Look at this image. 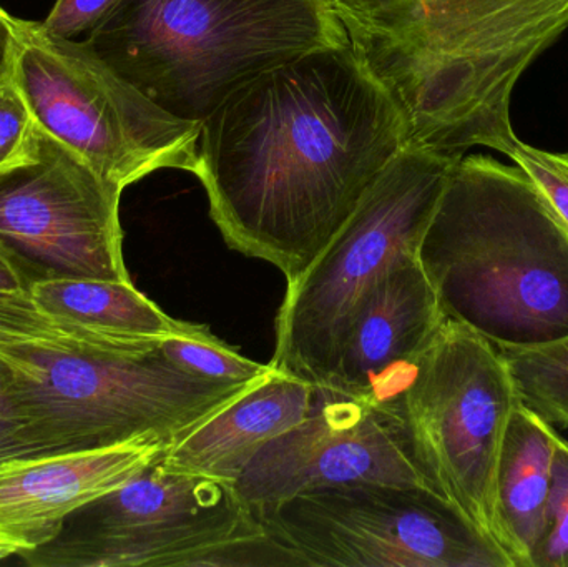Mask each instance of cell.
<instances>
[{"mask_svg": "<svg viewBox=\"0 0 568 567\" xmlns=\"http://www.w3.org/2000/svg\"><path fill=\"white\" fill-rule=\"evenodd\" d=\"M163 449L126 443L0 465V559L52 541L70 513L135 478Z\"/></svg>", "mask_w": 568, "mask_h": 567, "instance_id": "14", "label": "cell"}, {"mask_svg": "<svg viewBox=\"0 0 568 567\" xmlns=\"http://www.w3.org/2000/svg\"><path fill=\"white\" fill-rule=\"evenodd\" d=\"M20 459L126 443L169 448L258 383L183 372L162 350L60 352L0 346Z\"/></svg>", "mask_w": 568, "mask_h": 567, "instance_id": "5", "label": "cell"}, {"mask_svg": "<svg viewBox=\"0 0 568 567\" xmlns=\"http://www.w3.org/2000/svg\"><path fill=\"white\" fill-rule=\"evenodd\" d=\"M12 459H20V445L9 398V365L0 358V465Z\"/></svg>", "mask_w": 568, "mask_h": 567, "instance_id": "27", "label": "cell"}, {"mask_svg": "<svg viewBox=\"0 0 568 567\" xmlns=\"http://www.w3.org/2000/svg\"><path fill=\"white\" fill-rule=\"evenodd\" d=\"M417 259L444 316L497 348L568 335V226L516 163L464 155Z\"/></svg>", "mask_w": 568, "mask_h": 567, "instance_id": "2", "label": "cell"}, {"mask_svg": "<svg viewBox=\"0 0 568 567\" xmlns=\"http://www.w3.org/2000/svg\"><path fill=\"white\" fill-rule=\"evenodd\" d=\"M42 346L60 352H120L102 336L60 322L26 290L0 288V346Z\"/></svg>", "mask_w": 568, "mask_h": 567, "instance_id": "19", "label": "cell"}, {"mask_svg": "<svg viewBox=\"0 0 568 567\" xmlns=\"http://www.w3.org/2000/svg\"><path fill=\"white\" fill-rule=\"evenodd\" d=\"M19 20L0 7V77L12 73Z\"/></svg>", "mask_w": 568, "mask_h": 567, "instance_id": "28", "label": "cell"}, {"mask_svg": "<svg viewBox=\"0 0 568 567\" xmlns=\"http://www.w3.org/2000/svg\"><path fill=\"white\" fill-rule=\"evenodd\" d=\"M568 30V0H446L387 33L349 39L406 117L410 145L507 155L520 77Z\"/></svg>", "mask_w": 568, "mask_h": 567, "instance_id": "3", "label": "cell"}, {"mask_svg": "<svg viewBox=\"0 0 568 567\" xmlns=\"http://www.w3.org/2000/svg\"><path fill=\"white\" fill-rule=\"evenodd\" d=\"M519 403L499 348L446 318L376 409L424 486L500 549L497 465Z\"/></svg>", "mask_w": 568, "mask_h": 567, "instance_id": "6", "label": "cell"}, {"mask_svg": "<svg viewBox=\"0 0 568 567\" xmlns=\"http://www.w3.org/2000/svg\"><path fill=\"white\" fill-rule=\"evenodd\" d=\"M354 483L426 488L376 409L316 388L310 415L270 442L233 486L256 512L301 493Z\"/></svg>", "mask_w": 568, "mask_h": 567, "instance_id": "12", "label": "cell"}, {"mask_svg": "<svg viewBox=\"0 0 568 567\" xmlns=\"http://www.w3.org/2000/svg\"><path fill=\"white\" fill-rule=\"evenodd\" d=\"M122 190L39 129L32 159L0 172V252L27 292L50 280L132 282Z\"/></svg>", "mask_w": 568, "mask_h": 567, "instance_id": "11", "label": "cell"}, {"mask_svg": "<svg viewBox=\"0 0 568 567\" xmlns=\"http://www.w3.org/2000/svg\"><path fill=\"white\" fill-rule=\"evenodd\" d=\"M12 75L39 129L115 189L159 170L195 173L200 123L156 105L83 40L19 20Z\"/></svg>", "mask_w": 568, "mask_h": 567, "instance_id": "8", "label": "cell"}, {"mask_svg": "<svg viewBox=\"0 0 568 567\" xmlns=\"http://www.w3.org/2000/svg\"><path fill=\"white\" fill-rule=\"evenodd\" d=\"M83 42L156 105L202 123L260 73L349 37L329 0H120Z\"/></svg>", "mask_w": 568, "mask_h": 567, "instance_id": "4", "label": "cell"}, {"mask_svg": "<svg viewBox=\"0 0 568 567\" xmlns=\"http://www.w3.org/2000/svg\"><path fill=\"white\" fill-rule=\"evenodd\" d=\"M39 125L10 75L0 77V172L32 159Z\"/></svg>", "mask_w": 568, "mask_h": 567, "instance_id": "24", "label": "cell"}, {"mask_svg": "<svg viewBox=\"0 0 568 567\" xmlns=\"http://www.w3.org/2000/svg\"><path fill=\"white\" fill-rule=\"evenodd\" d=\"M464 155L407 145L377 176L339 232L287 285L276 316L278 372L323 388L359 303L424 232Z\"/></svg>", "mask_w": 568, "mask_h": 567, "instance_id": "7", "label": "cell"}, {"mask_svg": "<svg viewBox=\"0 0 568 567\" xmlns=\"http://www.w3.org/2000/svg\"><path fill=\"white\" fill-rule=\"evenodd\" d=\"M182 567H310L306 559L263 526L210 546L186 558Z\"/></svg>", "mask_w": 568, "mask_h": 567, "instance_id": "21", "label": "cell"}, {"mask_svg": "<svg viewBox=\"0 0 568 567\" xmlns=\"http://www.w3.org/2000/svg\"><path fill=\"white\" fill-rule=\"evenodd\" d=\"M163 355L183 372L215 382L258 383L276 372L240 355L232 346L213 336H172L160 345Z\"/></svg>", "mask_w": 568, "mask_h": 567, "instance_id": "20", "label": "cell"}, {"mask_svg": "<svg viewBox=\"0 0 568 567\" xmlns=\"http://www.w3.org/2000/svg\"><path fill=\"white\" fill-rule=\"evenodd\" d=\"M255 515L310 567H513L499 546L423 486L314 489Z\"/></svg>", "mask_w": 568, "mask_h": 567, "instance_id": "9", "label": "cell"}, {"mask_svg": "<svg viewBox=\"0 0 568 567\" xmlns=\"http://www.w3.org/2000/svg\"><path fill=\"white\" fill-rule=\"evenodd\" d=\"M0 288L26 290L22 280H20V276L17 275L16 270H13V266L10 265L9 260L3 256L2 252H0Z\"/></svg>", "mask_w": 568, "mask_h": 567, "instance_id": "29", "label": "cell"}, {"mask_svg": "<svg viewBox=\"0 0 568 567\" xmlns=\"http://www.w3.org/2000/svg\"><path fill=\"white\" fill-rule=\"evenodd\" d=\"M262 528L232 483L172 472L159 455L70 513L52 541L19 556L33 567H182L202 549Z\"/></svg>", "mask_w": 568, "mask_h": 567, "instance_id": "10", "label": "cell"}, {"mask_svg": "<svg viewBox=\"0 0 568 567\" xmlns=\"http://www.w3.org/2000/svg\"><path fill=\"white\" fill-rule=\"evenodd\" d=\"M519 402L554 428L568 429V335L529 346H499Z\"/></svg>", "mask_w": 568, "mask_h": 567, "instance_id": "18", "label": "cell"}, {"mask_svg": "<svg viewBox=\"0 0 568 567\" xmlns=\"http://www.w3.org/2000/svg\"><path fill=\"white\" fill-rule=\"evenodd\" d=\"M557 429L519 403L504 435L497 465L500 546L513 567H530L546 529Z\"/></svg>", "mask_w": 568, "mask_h": 567, "instance_id": "17", "label": "cell"}, {"mask_svg": "<svg viewBox=\"0 0 568 567\" xmlns=\"http://www.w3.org/2000/svg\"><path fill=\"white\" fill-rule=\"evenodd\" d=\"M349 39L390 32L446 0H329Z\"/></svg>", "mask_w": 568, "mask_h": 567, "instance_id": "23", "label": "cell"}, {"mask_svg": "<svg viewBox=\"0 0 568 567\" xmlns=\"http://www.w3.org/2000/svg\"><path fill=\"white\" fill-rule=\"evenodd\" d=\"M43 312L82 326L125 353L160 348L172 336H203L210 330L172 318L132 282L50 280L30 288Z\"/></svg>", "mask_w": 568, "mask_h": 567, "instance_id": "16", "label": "cell"}, {"mask_svg": "<svg viewBox=\"0 0 568 567\" xmlns=\"http://www.w3.org/2000/svg\"><path fill=\"white\" fill-rule=\"evenodd\" d=\"M507 156L526 172L568 226V152H549L517 139Z\"/></svg>", "mask_w": 568, "mask_h": 567, "instance_id": "25", "label": "cell"}, {"mask_svg": "<svg viewBox=\"0 0 568 567\" xmlns=\"http://www.w3.org/2000/svg\"><path fill=\"white\" fill-rule=\"evenodd\" d=\"M407 145L399 103L347 43L235 90L200 123L193 175L225 242L291 285Z\"/></svg>", "mask_w": 568, "mask_h": 567, "instance_id": "1", "label": "cell"}, {"mask_svg": "<svg viewBox=\"0 0 568 567\" xmlns=\"http://www.w3.org/2000/svg\"><path fill=\"white\" fill-rule=\"evenodd\" d=\"M120 0H57L40 27L50 36L75 40L89 36Z\"/></svg>", "mask_w": 568, "mask_h": 567, "instance_id": "26", "label": "cell"}, {"mask_svg": "<svg viewBox=\"0 0 568 567\" xmlns=\"http://www.w3.org/2000/svg\"><path fill=\"white\" fill-rule=\"evenodd\" d=\"M530 567H568V442L557 439L546 529L534 549Z\"/></svg>", "mask_w": 568, "mask_h": 567, "instance_id": "22", "label": "cell"}, {"mask_svg": "<svg viewBox=\"0 0 568 567\" xmlns=\"http://www.w3.org/2000/svg\"><path fill=\"white\" fill-rule=\"evenodd\" d=\"M444 316L417 253H404L354 312L324 392L379 409L403 385Z\"/></svg>", "mask_w": 568, "mask_h": 567, "instance_id": "13", "label": "cell"}, {"mask_svg": "<svg viewBox=\"0 0 568 567\" xmlns=\"http://www.w3.org/2000/svg\"><path fill=\"white\" fill-rule=\"evenodd\" d=\"M316 386L276 369L209 422L160 453L172 472L235 483L273 439L300 425L313 408Z\"/></svg>", "mask_w": 568, "mask_h": 567, "instance_id": "15", "label": "cell"}]
</instances>
